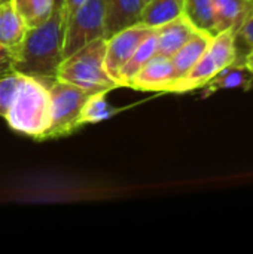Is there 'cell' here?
<instances>
[{
    "mask_svg": "<svg viewBox=\"0 0 253 254\" xmlns=\"http://www.w3.org/2000/svg\"><path fill=\"white\" fill-rule=\"evenodd\" d=\"M64 19L61 10L43 24L28 28L21 45L13 51V70L51 83L64 60Z\"/></svg>",
    "mask_w": 253,
    "mask_h": 254,
    "instance_id": "1",
    "label": "cell"
},
{
    "mask_svg": "<svg viewBox=\"0 0 253 254\" xmlns=\"http://www.w3.org/2000/svg\"><path fill=\"white\" fill-rule=\"evenodd\" d=\"M9 128L34 140H45L51 127L49 83L19 73L15 98L4 116Z\"/></svg>",
    "mask_w": 253,
    "mask_h": 254,
    "instance_id": "2",
    "label": "cell"
},
{
    "mask_svg": "<svg viewBox=\"0 0 253 254\" xmlns=\"http://www.w3.org/2000/svg\"><path fill=\"white\" fill-rule=\"evenodd\" d=\"M106 37L97 39L72 55L66 57L58 67V80L72 83L88 94L110 92L119 85L109 76L104 65Z\"/></svg>",
    "mask_w": 253,
    "mask_h": 254,
    "instance_id": "3",
    "label": "cell"
},
{
    "mask_svg": "<svg viewBox=\"0 0 253 254\" xmlns=\"http://www.w3.org/2000/svg\"><path fill=\"white\" fill-rule=\"evenodd\" d=\"M239 60L237 39L234 30H224L213 34L204 55L177 80H174L167 92L185 94L203 88L221 70Z\"/></svg>",
    "mask_w": 253,
    "mask_h": 254,
    "instance_id": "4",
    "label": "cell"
},
{
    "mask_svg": "<svg viewBox=\"0 0 253 254\" xmlns=\"http://www.w3.org/2000/svg\"><path fill=\"white\" fill-rule=\"evenodd\" d=\"M51 91V127L45 135V140L61 138L78 131L79 113L84 103L91 95L84 89L54 79L49 83Z\"/></svg>",
    "mask_w": 253,
    "mask_h": 254,
    "instance_id": "5",
    "label": "cell"
},
{
    "mask_svg": "<svg viewBox=\"0 0 253 254\" xmlns=\"http://www.w3.org/2000/svg\"><path fill=\"white\" fill-rule=\"evenodd\" d=\"M101 37H106L104 0H85L64 24V58Z\"/></svg>",
    "mask_w": 253,
    "mask_h": 254,
    "instance_id": "6",
    "label": "cell"
},
{
    "mask_svg": "<svg viewBox=\"0 0 253 254\" xmlns=\"http://www.w3.org/2000/svg\"><path fill=\"white\" fill-rule=\"evenodd\" d=\"M154 31L152 27H148L142 22L130 25L116 31L115 34L106 39V52H104V65L109 76L118 83V76L125 63L131 58L139 45Z\"/></svg>",
    "mask_w": 253,
    "mask_h": 254,
    "instance_id": "7",
    "label": "cell"
},
{
    "mask_svg": "<svg viewBox=\"0 0 253 254\" xmlns=\"http://www.w3.org/2000/svg\"><path fill=\"white\" fill-rule=\"evenodd\" d=\"M176 80L174 67L170 57L155 54L134 76L130 88L136 91L167 92L169 86Z\"/></svg>",
    "mask_w": 253,
    "mask_h": 254,
    "instance_id": "8",
    "label": "cell"
},
{
    "mask_svg": "<svg viewBox=\"0 0 253 254\" xmlns=\"http://www.w3.org/2000/svg\"><path fill=\"white\" fill-rule=\"evenodd\" d=\"M197 28L191 24V21L180 15L160 27L155 28L157 36V54L170 57L180 49V46L192 36Z\"/></svg>",
    "mask_w": 253,
    "mask_h": 254,
    "instance_id": "9",
    "label": "cell"
},
{
    "mask_svg": "<svg viewBox=\"0 0 253 254\" xmlns=\"http://www.w3.org/2000/svg\"><path fill=\"white\" fill-rule=\"evenodd\" d=\"M106 39L116 31L140 22L143 0H104Z\"/></svg>",
    "mask_w": 253,
    "mask_h": 254,
    "instance_id": "10",
    "label": "cell"
},
{
    "mask_svg": "<svg viewBox=\"0 0 253 254\" xmlns=\"http://www.w3.org/2000/svg\"><path fill=\"white\" fill-rule=\"evenodd\" d=\"M252 12L253 0H213L215 31H237Z\"/></svg>",
    "mask_w": 253,
    "mask_h": 254,
    "instance_id": "11",
    "label": "cell"
},
{
    "mask_svg": "<svg viewBox=\"0 0 253 254\" xmlns=\"http://www.w3.org/2000/svg\"><path fill=\"white\" fill-rule=\"evenodd\" d=\"M212 37H213V34H210V33L195 30L192 33V36L180 46V49L171 55L176 80L179 77H182L204 55V52L207 51V48L210 45Z\"/></svg>",
    "mask_w": 253,
    "mask_h": 254,
    "instance_id": "12",
    "label": "cell"
},
{
    "mask_svg": "<svg viewBox=\"0 0 253 254\" xmlns=\"http://www.w3.org/2000/svg\"><path fill=\"white\" fill-rule=\"evenodd\" d=\"M27 25L10 0L0 1V45L15 51L25 37Z\"/></svg>",
    "mask_w": 253,
    "mask_h": 254,
    "instance_id": "13",
    "label": "cell"
},
{
    "mask_svg": "<svg viewBox=\"0 0 253 254\" xmlns=\"http://www.w3.org/2000/svg\"><path fill=\"white\" fill-rule=\"evenodd\" d=\"M183 15V0H148L143 3L140 22L157 28Z\"/></svg>",
    "mask_w": 253,
    "mask_h": 254,
    "instance_id": "14",
    "label": "cell"
},
{
    "mask_svg": "<svg viewBox=\"0 0 253 254\" xmlns=\"http://www.w3.org/2000/svg\"><path fill=\"white\" fill-rule=\"evenodd\" d=\"M155 54H157V36H155V28H154V31L139 45V48L134 51L131 58L121 68L119 76H118L119 88H130L134 76Z\"/></svg>",
    "mask_w": 253,
    "mask_h": 254,
    "instance_id": "15",
    "label": "cell"
},
{
    "mask_svg": "<svg viewBox=\"0 0 253 254\" xmlns=\"http://www.w3.org/2000/svg\"><path fill=\"white\" fill-rule=\"evenodd\" d=\"M122 112V109L112 106L107 101V92H95L91 94L82 106L79 113V127L89 124H100L107 121Z\"/></svg>",
    "mask_w": 253,
    "mask_h": 254,
    "instance_id": "16",
    "label": "cell"
},
{
    "mask_svg": "<svg viewBox=\"0 0 253 254\" xmlns=\"http://www.w3.org/2000/svg\"><path fill=\"white\" fill-rule=\"evenodd\" d=\"M27 28H34L48 21L57 10L55 0H10Z\"/></svg>",
    "mask_w": 253,
    "mask_h": 254,
    "instance_id": "17",
    "label": "cell"
},
{
    "mask_svg": "<svg viewBox=\"0 0 253 254\" xmlns=\"http://www.w3.org/2000/svg\"><path fill=\"white\" fill-rule=\"evenodd\" d=\"M248 68L243 63L236 61L234 64L225 67L221 70L212 80H209L204 88V97L221 91V89H236V88H245L249 85V76L246 74Z\"/></svg>",
    "mask_w": 253,
    "mask_h": 254,
    "instance_id": "18",
    "label": "cell"
},
{
    "mask_svg": "<svg viewBox=\"0 0 253 254\" xmlns=\"http://www.w3.org/2000/svg\"><path fill=\"white\" fill-rule=\"evenodd\" d=\"M183 15L197 30L216 34L213 0H183Z\"/></svg>",
    "mask_w": 253,
    "mask_h": 254,
    "instance_id": "19",
    "label": "cell"
},
{
    "mask_svg": "<svg viewBox=\"0 0 253 254\" xmlns=\"http://www.w3.org/2000/svg\"><path fill=\"white\" fill-rule=\"evenodd\" d=\"M19 73L10 71L4 76H0V118L4 119L18 89Z\"/></svg>",
    "mask_w": 253,
    "mask_h": 254,
    "instance_id": "20",
    "label": "cell"
},
{
    "mask_svg": "<svg viewBox=\"0 0 253 254\" xmlns=\"http://www.w3.org/2000/svg\"><path fill=\"white\" fill-rule=\"evenodd\" d=\"M236 39L248 45L249 49L253 48V12L245 19V22L236 31Z\"/></svg>",
    "mask_w": 253,
    "mask_h": 254,
    "instance_id": "21",
    "label": "cell"
},
{
    "mask_svg": "<svg viewBox=\"0 0 253 254\" xmlns=\"http://www.w3.org/2000/svg\"><path fill=\"white\" fill-rule=\"evenodd\" d=\"M13 70V51L0 45V76H4Z\"/></svg>",
    "mask_w": 253,
    "mask_h": 254,
    "instance_id": "22",
    "label": "cell"
},
{
    "mask_svg": "<svg viewBox=\"0 0 253 254\" xmlns=\"http://www.w3.org/2000/svg\"><path fill=\"white\" fill-rule=\"evenodd\" d=\"M85 0H63V4H61V15H63V19H64V24L67 21V18L73 13V10L81 6Z\"/></svg>",
    "mask_w": 253,
    "mask_h": 254,
    "instance_id": "23",
    "label": "cell"
},
{
    "mask_svg": "<svg viewBox=\"0 0 253 254\" xmlns=\"http://www.w3.org/2000/svg\"><path fill=\"white\" fill-rule=\"evenodd\" d=\"M243 64H245V67L248 68V71L251 73L253 76V48L249 49V52L245 55V58H243Z\"/></svg>",
    "mask_w": 253,
    "mask_h": 254,
    "instance_id": "24",
    "label": "cell"
},
{
    "mask_svg": "<svg viewBox=\"0 0 253 254\" xmlns=\"http://www.w3.org/2000/svg\"><path fill=\"white\" fill-rule=\"evenodd\" d=\"M61 4H63V0H55V6H57V9H61Z\"/></svg>",
    "mask_w": 253,
    "mask_h": 254,
    "instance_id": "25",
    "label": "cell"
},
{
    "mask_svg": "<svg viewBox=\"0 0 253 254\" xmlns=\"http://www.w3.org/2000/svg\"><path fill=\"white\" fill-rule=\"evenodd\" d=\"M145 1H148V0H143V3H145Z\"/></svg>",
    "mask_w": 253,
    "mask_h": 254,
    "instance_id": "26",
    "label": "cell"
},
{
    "mask_svg": "<svg viewBox=\"0 0 253 254\" xmlns=\"http://www.w3.org/2000/svg\"><path fill=\"white\" fill-rule=\"evenodd\" d=\"M0 1H3V0H0Z\"/></svg>",
    "mask_w": 253,
    "mask_h": 254,
    "instance_id": "27",
    "label": "cell"
}]
</instances>
